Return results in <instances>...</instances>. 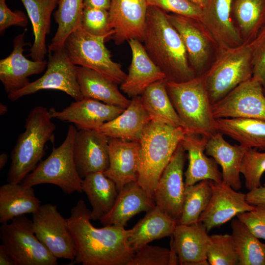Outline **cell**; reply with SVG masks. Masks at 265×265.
Instances as JSON below:
<instances>
[{"label":"cell","instance_id":"6","mask_svg":"<svg viewBox=\"0 0 265 265\" xmlns=\"http://www.w3.org/2000/svg\"><path fill=\"white\" fill-rule=\"evenodd\" d=\"M202 76L212 105L253 77L251 42L219 49L215 59Z\"/></svg>","mask_w":265,"mask_h":265},{"label":"cell","instance_id":"38","mask_svg":"<svg viewBox=\"0 0 265 265\" xmlns=\"http://www.w3.org/2000/svg\"><path fill=\"white\" fill-rule=\"evenodd\" d=\"M212 184V181L204 180L185 186L183 210L178 224L188 225L199 221L211 199Z\"/></svg>","mask_w":265,"mask_h":265},{"label":"cell","instance_id":"30","mask_svg":"<svg viewBox=\"0 0 265 265\" xmlns=\"http://www.w3.org/2000/svg\"><path fill=\"white\" fill-rule=\"evenodd\" d=\"M41 205L32 186L7 182L0 187V223L9 222L21 215L33 214Z\"/></svg>","mask_w":265,"mask_h":265},{"label":"cell","instance_id":"7","mask_svg":"<svg viewBox=\"0 0 265 265\" xmlns=\"http://www.w3.org/2000/svg\"><path fill=\"white\" fill-rule=\"evenodd\" d=\"M77 131L75 126L70 125L63 143L57 147L53 146L48 158L40 161L21 183L32 187L50 184L58 186L67 194L82 193L83 179L77 171L74 158Z\"/></svg>","mask_w":265,"mask_h":265},{"label":"cell","instance_id":"37","mask_svg":"<svg viewBox=\"0 0 265 265\" xmlns=\"http://www.w3.org/2000/svg\"><path fill=\"white\" fill-rule=\"evenodd\" d=\"M83 9V0H59L53 14L58 26L48 46V52L63 46L68 36L81 26Z\"/></svg>","mask_w":265,"mask_h":265},{"label":"cell","instance_id":"49","mask_svg":"<svg viewBox=\"0 0 265 265\" xmlns=\"http://www.w3.org/2000/svg\"><path fill=\"white\" fill-rule=\"evenodd\" d=\"M0 265H15L12 257L2 244L0 245Z\"/></svg>","mask_w":265,"mask_h":265},{"label":"cell","instance_id":"33","mask_svg":"<svg viewBox=\"0 0 265 265\" xmlns=\"http://www.w3.org/2000/svg\"><path fill=\"white\" fill-rule=\"evenodd\" d=\"M82 189L92 207L91 220L94 221L100 220L111 210L118 194L115 183L101 172L84 178Z\"/></svg>","mask_w":265,"mask_h":265},{"label":"cell","instance_id":"47","mask_svg":"<svg viewBox=\"0 0 265 265\" xmlns=\"http://www.w3.org/2000/svg\"><path fill=\"white\" fill-rule=\"evenodd\" d=\"M246 199L251 205L265 204V185L249 190L246 194Z\"/></svg>","mask_w":265,"mask_h":265},{"label":"cell","instance_id":"44","mask_svg":"<svg viewBox=\"0 0 265 265\" xmlns=\"http://www.w3.org/2000/svg\"><path fill=\"white\" fill-rule=\"evenodd\" d=\"M251 43L252 77L261 83L265 94V25Z\"/></svg>","mask_w":265,"mask_h":265},{"label":"cell","instance_id":"3","mask_svg":"<svg viewBox=\"0 0 265 265\" xmlns=\"http://www.w3.org/2000/svg\"><path fill=\"white\" fill-rule=\"evenodd\" d=\"M185 133L181 127L152 120L144 129L137 182L153 199L159 180Z\"/></svg>","mask_w":265,"mask_h":265},{"label":"cell","instance_id":"24","mask_svg":"<svg viewBox=\"0 0 265 265\" xmlns=\"http://www.w3.org/2000/svg\"><path fill=\"white\" fill-rule=\"evenodd\" d=\"M209 138L197 134L186 133L181 143L187 152L188 166L185 173V186L194 185L204 180L222 182V173L212 158L205 154Z\"/></svg>","mask_w":265,"mask_h":265},{"label":"cell","instance_id":"40","mask_svg":"<svg viewBox=\"0 0 265 265\" xmlns=\"http://www.w3.org/2000/svg\"><path fill=\"white\" fill-rule=\"evenodd\" d=\"M170 250L159 246L148 245L135 252L127 265H175L179 264L177 255L171 245Z\"/></svg>","mask_w":265,"mask_h":265},{"label":"cell","instance_id":"35","mask_svg":"<svg viewBox=\"0 0 265 265\" xmlns=\"http://www.w3.org/2000/svg\"><path fill=\"white\" fill-rule=\"evenodd\" d=\"M140 96L152 121L182 127L180 118L166 89V80L152 84Z\"/></svg>","mask_w":265,"mask_h":265},{"label":"cell","instance_id":"23","mask_svg":"<svg viewBox=\"0 0 265 265\" xmlns=\"http://www.w3.org/2000/svg\"><path fill=\"white\" fill-rule=\"evenodd\" d=\"M208 233L206 226L200 221L177 224L171 236L170 245L177 255L179 264L209 265L207 257Z\"/></svg>","mask_w":265,"mask_h":265},{"label":"cell","instance_id":"25","mask_svg":"<svg viewBox=\"0 0 265 265\" xmlns=\"http://www.w3.org/2000/svg\"><path fill=\"white\" fill-rule=\"evenodd\" d=\"M155 206L154 200L137 182H132L118 192L113 207L100 221L103 226L116 225L125 227L134 215Z\"/></svg>","mask_w":265,"mask_h":265},{"label":"cell","instance_id":"4","mask_svg":"<svg viewBox=\"0 0 265 265\" xmlns=\"http://www.w3.org/2000/svg\"><path fill=\"white\" fill-rule=\"evenodd\" d=\"M49 110L37 106L31 110L25 124V131L16 141L11 153L8 183H21L32 171L45 154L47 142L53 139L56 126Z\"/></svg>","mask_w":265,"mask_h":265},{"label":"cell","instance_id":"22","mask_svg":"<svg viewBox=\"0 0 265 265\" xmlns=\"http://www.w3.org/2000/svg\"><path fill=\"white\" fill-rule=\"evenodd\" d=\"M233 0H209L202 9L200 22L215 40L219 49L237 47L244 42L232 16Z\"/></svg>","mask_w":265,"mask_h":265},{"label":"cell","instance_id":"18","mask_svg":"<svg viewBox=\"0 0 265 265\" xmlns=\"http://www.w3.org/2000/svg\"><path fill=\"white\" fill-rule=\"evenodd\" d=\"M125 110L90 98L75 101L61 111L49 109L52 118L74 124L77 130H98L103 124L113 119Z\"/></svg>","mask_w":265,"mask_h":265},{"label":"cell","instance_id":"12","mask_svg":"<svg viewBox=\"0 0 265 265\" xmlns=\"http://www.w3.org/2000/svg\"><path fill=\"white\" fill-rule=\"evenodd\" d=\"M32 221L37 238L55 257L74 261L75 245L67 219L58 212L56 205H41L32 214Z\"/></svg>","mask_w":265,"mask_h":265},{"label":"cell","instance_id":"31","mask_svg":"<svg viewBox=\"0 0 265 265\" xmlns=\"http://www.w3.org/2000/svg\"><path fill=\"white\" fill-rule=\"evenodd\" d=\"M20 0L27 12L34 35L29 55L33 60H43L48 51L46 39L50 33L51 15L59 0Z\"/></svg>","mask_w":265,"mask_h":265},{"label":"cell","instance_id":"39","mask_svg":"<svg viewBox=\"0 0 265 265\" xmlns=\"http://www.w3.org/2000/svg\"><path fill=\"white\" fill-rule=\"evenodd\" d=\"M207 257L211 265H238L232 235L214 234L209 236Z\"/></svg>","mask_w":265,"mask_h":265},{"label":"cell","instance_id":"13","mask_svg":"<svg viewBox=\"0 0 265 265\" xmlns=\"http://www.w3.org/2000/svg\"><path fill=\"white\" fill-rule=\"evenodd\" d=\"M215 119L252 118L265 121V94L261 83L252 77L212 105Z\"/></svg>","mask_w":265,"mask_h":265},{"label":"cell","instance_id":"43","mask_svg":"<svg viewBox=\"0 0 265 265\" xmlns=\"http://www.w3.org/2000/svg\"><path fill=\"white\" fill-rule=\"evenodd\" d=\"M148 6L200 21L202 9L189 0H146Z\"/></svg>","mask_w":265,"mask_h":265},{"label":"cell","instance_id":"1","mask_svg":"<svg viewBox=\"0 0 265 265\" xmlns=\"http://www.w3.org/2000/svg\"><path fill=\"white\" fill-rule=\"evenodd\" d=\"M76 248L73 262L82 265H127L134 253L124 227L111 225L97 228L91 224V211L79 200L67 218Z\"/></svg>","mask_w":265,"mask_h":265},{"label":"cell","instance_id":"48","mask_svg":"<svg viewBox=\"0 0 265 265\" xmlns=\"http://www.w3.org/2000/svg\"><path fill=\"white\" fill-rule=\"evenodd\" d=\"M111 0H83V7L108 10Z\"/></svg>","mask_w":265,"mask_h":265},{"label":"cell","instance_id":"28","mask_svg":"<svg viewBox=\"0 0 265 265\" xmlns=\"http://www.w3.org/2000/svg\"><path fill=\"white\" fill-rule=\"evenodd\" d=\"M177 224V221L156 205L132 228L127 230L128 242L135 252L153 240L171 237Z\"/></svg>","mask_w":265,"mask_h":265},{"label":"cell","instance_id":"11","mask_svg":"<svg viewBox=\"0 0 265 265\" xmlns=\"http://www.w3.org/2000/svg\"><path fill=\"white\" fill-rule=\"evenodd\" d=\"M167 16L182 39L196 76L203 75L219 50L215 40L200 21L169 13Z\"/></svg>","mask_w":265,"mask_h":265},{"label":"cell","instance_id":"27","mask_svg":"<svg viewBox=\"0 0 265 265\" xmlns=\"http://www.w3.org/2000/svg\"><path fill=\"white\" fill-rule=\"evenodd\" d=\"M151 119L144 108L140 96L133 97L124 111L98 130L108 138L139 142Z\"/></svg>","mask_w":265,"mask_h":265},{"label":"cell","instance_id":"51","mask_svg":"<svg viewBox=\"0 0 265 265\" xmlns=\"http://www.w3.org/2000/svg\"><path fill=\"white\" fill-rule=\"evenodd\" d=\"M194 4H196L202 9L204 8L208 4L209 0H189Z\"/></svg>","mask_w":265,"mask_h":265},{"label":"cell","instance_id":"8","mask_svg":"<svg viewBox=\"0 0 265 265\" xmlns=\"http://www.w3.org/2000/svg\"><path fill=\"white\" fill-rule=\"evenodd\" d=\"M112 36H96L81 26L67 38L64 47L71 61L102 74L116 84H121L127 78L120 64L112 60L105 42Z\"/></svg>","mask_w":265,"mask_h":265},{"label":"cell","instance_id":"32","mask_svg":"<svg viewBox=\"0 0 265 265\" xmlns=\"http://www.w3.org/2000/svg\"><path fill=\"white\" fill-rule=\"evenodd\" d=\"M217 131L250 148L265 150V121L252 118L215 119Z\"/></svg>","mask_w":265,"mask_h":265},{"label":"cell","instance_id":"19","mask_svg":"<svg viewBox=\"0 0 265 265\" xmlns=\"http://www.w3.org/2000/svg\"><path fill=\"white\" fill-rule=\"evenodd\" d=\"M26 31L13 39V48L11 53L0 61V80L5 92L9 93L18 91L29 84L28 77L39 74L45 70L47 61L30 60L23 54Z\"/></svg>","mask_w":265,"mask_h":265},{"label":"cell","instance_id":"29","mask_svg":"<svg viewBox=\"0 0 265 265\" xmlns=\"http://www.w3.org/2000/svg\"><path fill=\"white\" fill-rule=\"evenodd\" d=\"M77 80L83 98L126 108L131 100L119 90L118 84L91 69L77 66Z\"/></svg>","mask_w":265,"mask_h":265},{"label":"cell","instance_id":"5","mask_svg":"<svg viewBox=\"0 0 265 265\" xmlns=\"http://www.w3.org/2000/svg\"><path fill=\"white\" fill-rule=\"evenodd\" d=\"M166 87L186 133L209 138L218 132L202 76L183 82L166 80Z\"/></svg>","mask_w":265,"mask_h":265},{"label":"cell","instance_id":"45","mask_svg":"<svg viewBox=\"0 0 265 265\" xmlns=\"http://www.w3.org/2000/svg\"><path fill=\"white\" fill-rule=\"evenodd\" d=\"M237 216L255 237L265 239V204L256 205L254 210L239 213Z\"/></svg>","mask_w":265,"mask_h":265},{"label":"cell","instance_id":"41","mask_svg":"<svg viewBox=\"0 0 265 265\" xmlns=\"http://www.w3.org/2000/svg\"><path fill=\"white\" fill-rule=\"evenodd\" d=\"M265 172V152L250 148L246 150L240 166V173L245 178L246 188L249 190L261 186V179Z\"/></svg>","mask_w":265,"mask_h":265},{"label":"cell","instance_id":"9","mask_svg":"<svg viewBox=\"0 0 265 265\" xmlns=\"http://www.w3.org/2000/svg\"><path fill=\"white\" fill-rule=\"evenodd\" d=\"M0 237L15 265H58V259L37 238L32 220L25 214L1 224Z\"/></svg>","mask_w":265,"mask_h":265},{"label":"cell","instance_id":"14","mask_svg":"<svg viewBox=\"0 0 265 265\" xmlns=\"http://www.w3.org/2000/svg\"><path fill=\"white\" fill-rule=\"evenodd\" d=\"M186 151L180 142L163 171L154 194L156 205L178 224L182 212L185 184L183 170Z\"/></svg>","mask_w":265,"mask_h":265},{"label":"cell","instance_id":"52","mask_svg":"<svg viewBox=\"0 0 265 265\" xmlns=\"http://www.w3.org/2000/svg\"><path fill=\"white\" fill-rule=\"evenodd\" d=\"M8 108L6 105L0 103V115H3L5 114L7 111Z\"/></svg>","mask_w":265,"mask_h":265},{"label":"cell","instance_id":"2","mask_svg":"<svg viewBox=\"0 0 265 265\" xmlns=\"http://www.w3.org/2000/svg\"><path fill=\"white\" fill-rule=\"evenodd\" d=\"M142 42L150 57L165 74L166 80L183 82L196 77L182 39L165 11L148 6Z\"/></svg>","mask_w":265,"mask_h":265},{"label":"cell","instance_id":"50","mask_svg":"<svg viewBox=\"0 0 265 265\" xmlns=\"http://www.w3.org/2000/svg\"><path fill=\"white\" fill-rule=\"evenodd\" d=\"M8 159V155L5 153H2L0 155V169L1 170L6 165Z\"/></svg>","mask_w":265,"mask_h":265},{"label":"cell","instance_id":"42","mask_svg":"<svg viewBox=\"0 0 265 265\" xmlns=\"http://www.w3.org/2000/svg\"><path fill=\"white\" fill-rule=\"evenodd\" d=\"M81 27L88 33L96 36L109 35L114 31L111 27L108 10L83 7Z\"/></svg>","mask_w":265,"mask_h":265},{"label":"cell","instance_id":"16","mask_svg":"<svg viewBox=\"0 0 265 265\" xmlns=\"http://www.w3.org/2000/svg\"><path fill=\"white\" fill-rule=\"evenodd\" d=\"M212 195L206 209L200 215L199 221L206 227L208 232L219 227L238 214L255 209L249 204L246 194L237 192L223 182L212 181Z\"/></svg>","mask_w":265,"mask_h":265},{"label":"cell","instance_id":"46","mask_svg":"<svg viewBox=\"0 0 265 265\" xmlns=\"http://www.w3.org/2000/svg\"><path fill=\"white\" fill-rule=\"evenodd\" d=\"M28 23L25 13L21 10L12 11L7 5L6 0H0V33L12 26L26 27Z\"/></svg>","mask_w":265,"mask_h":265},{"label":"cell","instance_id":"34","mask_svg":"<svg viewBox=\"0 0 265 265\" xmlns=\"http://www.w3.org/2000/svg\"><path fill=\"white\" fill-rule=\"evenodd\" d=\"M232 16L243 42H251L265 25V0H233Z\"/></svg>","mask_w":265,"mask_h":265},{"label":"cell","instance_id":"21","mask_svg":"<svg viewBox=\"0 0 265 265\" xmlns=\"http://www.w3.org/2000/svg\"><path fill=\"white\" fill-rule=\"evenodd\" d=\"M108 145L109 165L103 173L115 183L119 192L126 184L137 181L140 143L109 138Z\"/></svg>","mask_w":265,"mask_h":265},{"label":"cell","instance_id":"15","mask_svg":"<svg viewBox=\"0 0 265 265\" xmlns=\"http://www.w3.org/2000/svg\"><path fill=\"white\" fill-rule=\"evenodd\" d=\"M109 138L98 130H77L74 158L77 171L83 179L87 175L104 172L109 165Z\"/></svg>","mask_w":265,"mask_h":265},{"label":"cell","instance_id":"17","mask_svg":"<svg viewBox=\"0 0 265 265\" xmlns=\"http://www.w3.org/2000/svg\"><path fill=\"white\" fill-rule=\"evenodd\" d=\"M148 6L146 0H111L108 13L115 44L132 39L142 42Z\"/></svg>","mask_w":265,"mask_h":265},{"label":"cell","instance_id":"26","mask_svg":"<svg viewBox=\"0 0 265 265\" xmlns=\"http://www.w3.org/2000/svg\"><path fill=\"white\" fill-rule=\"evenodd\" d=\"M247 149L240 144H230L219 132L209 137L206 145L205 154L221 167L222 182L236 190L241 187L240 166Z\"/></svg>","mask_w":265,"mask_h":265},{"label":"cell","instance_id":"10","mask_svg":"<svg viewBox=\"0 0 265 265\" xmlns=\"http://www.w3.org/2000/svg\"><path fill=\"white\" fill-rule=\"evenodd\" d=\"M48 52L47 68L44 75L25 87L8 94L9 100L15 102L24 96L47 89L61 91L75 101L83 98L77 80V66L71 61L64 46Z\"/></svg>","mask_w":265,"mask_h":265},{"label":"cell","instance_id":"36","mask_svg":"<svg viewBox=\"0 0 265 265\" xmlns=\"http://www.w3.org/2000/svg\"><path fill=\"white\" fill-rule=\"evenodd\" d=\"M231 226L238 265H265V244L238 218L232 220Z\"/></svg>","mask_w":265,"mask_h":265},{"label":"cell","instance_id":"20","mask_svg":"<svg viewBox=\"0 0 265 265\" xmlns=\"http://www.w3.org/2000/svg\"><path fill=\"white\" fill-rule=\"evenodd\" d=\"M128 42L132 52V60L127 78L120 89L133 98L140 96L152 84L166 80V77L150 57L142 42L134 39Z\"/></svg>","mask_w":265,"mask_h":265}]
</instances>
